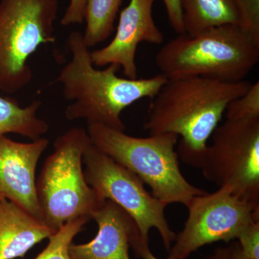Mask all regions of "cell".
Instances as JSON below:
<instances>
[{
    "mask_svg": "<svg viewBox=\"0 0 259 259\" xmlns=\"http://www.w3.org/2000/svg\"><path fill=\"white\" fill-rule=\"evenodd\" d=\"M248 81H226L190 76L170 79L152 99L144 127L150 135L175 134L179 158L201 168L208 140L219 125L227 107L244 95Z\"/></svg>",
    "mask_w": 259,
    "mask_h": 259,
    "instance_id": "obj_1",
    "label": "cell"
},
{
    "mask_svg": "<svg viewBox=\"0 0 259 259\" xmlns=\"http://www.w3.org/2000/svg\"><path fill=\"white\" fill-rule=\"evenodd\" d=\"M67 46L71 59L56 81L61 83L64 98L72 102L65 110L68 120L84 119L88 124L124 131L122 111L142 99L152 100L168 80L162 74L148 79L120 77L117 72L120 66L115 64L96 69L79 31L69 34Z\"/></svg>",
    "mask_w": 259,
    "mask_h": 259,
    "instance_id": "obj_2",
    "label": "cell"
},
{
    "mask_svg": "<svg viewBox=\"0 0 259 259\" xmlns=\"http://www.w3.org/2000/svg\"><path fill=\"white\" fill-rule=\"evenodd\" d=\"M258 61L259 42L235 25L179 34L156 56L161 74L168 79L201 76L243 81Z\"/></svg>",
    "mask_w": 259,
    "mask_h": 259,
    "instance_id": "obj_3",
    "label": "cell"
},
{
    "mask_svg": "<svg viewBox=\"0 0 259 259\" xmlns=\"http://www.w3.org/2000/svg\"><path fill=\"white\" fill-rule=\"evenodd\" d=\"M87 132L97 149L139 177L150 187L153 197L167 206L187 207L194 197L207 192L189 182L181 171L177 134L134 137L95 123H89Z\"/></svg>",
    "mask_w": 259,
    "mask_h": 259,
    "instance_id": "obj_4",
    "label": "cell"
},
{
    "mask_svg": "<svg viewBox=\"0 0 259 259\" xmlns=\"http://www.w3.org/2000/svg\"><path fill=\"white\" fill-rule=\"evenodd\" d=\"M91 144L87 130L74 127L56 138L36 180L42 221L54 233L79 218L91 220L103 202L88 185L83 155Z\"/></svg>",
    "mask_w": 259,
    "mask_h": 259,
    "instance_id": "obj_5",
    "label": "cell"
},
{
    "mask_svg": "<svg viewBox=\"0 0 259 259\" xmlns=\"http://www.w3.org/2000/svg\"><path fill=\"white\" fill-rule=\"evenodd\" d=\"M59 0H0V90L15 94L32 79L28 59L54 44Z\"/></svg>",
    "mask_w": 259,
    "mask_h": 259,
    "instance_id": "obj_6",
    "label": "cell"
},
{
    "mask_svg": "<svg viewBox=\"0 0 259 259\" xmlns=\"http://www.w3.org/2000/svg\"><path fill=\"white\" fill-rule=\"evenodd\" d=\"M211 139L201 167L206 180L259 209V117L226 119Z\"/></svg>",
    "mask_w": 259,
    "mask_h": 259,
    "instance_id": "obj_7",
    "label": "cell"
},
{
    "mask_svg": "<svg viewBox=\"0 0 259 259\" xmlns=\"http://www.w3.org/2000/svg\"><path fill=\"white\" fill-rule=\"evenodd\" d=\"M83 164L87 182L102 202L108 199L127 212L145 242H148L150 231L156 229L165 248L169 250L177 235L167 221L166 204L148 192L139 177L92 143L83 153Z\"/></svg>",
    "mask_w": 259,
    "mask_h": 259,
    "instance_id": "obj_8",
    "label": "cell"
},
{
    "mask_svg": "<svg viewBox=\"0 0 259 259\" xmlns=\"http://www.w3.org/2000/svg\"><path fill=\"white\" fill-rule=\"evenodd\" d=\"M187 208L185 226L168 250L172 259H187L204 245L237 240L245 227L259 221V209L225 187L196 196Z\"/></svg>",
    "mask_w": 259,
    "mask_h": 259,
    "instance_id": "obj_9",
    "label": "cell"
},
{
    "mask_svg": "<svg viewBox=\"0 0 259 259\" xmlns=\"http://www.w3.org/2000/svg\"><path fill=\"white\" fill-rule=\"evenodd\" d=\"M155 0H131L121 11L115 36L110 44L90 52L95 66L119 65L126 78L138 79L136 56L141 42L163 44V33L155 23Z\"/></svg>",
    "mask_w": 259,
    "mask_h": 259,
    "instance_id": "obj_10",
    "label": "cell"
},
{
    "mask_svg": "<svg viewBox=\"0 0 259 259\" xmlns=\"http://www.w3.org/2000/svg\"><path fill=\"white\" fill-rule=\"evenodd\" d=\"M49 145V140L42 137L20 143L0 136V199L17 204L42 222L35 171Z\"/></svg>",
    "mask_w": 259,
    "mask_h": 259,
    "instance_id": "obj_11",
    "label": "cell"
},
{
    "mask_svg": "<svg viewBox=\"0 0 259 259\" xmlns=\"http://www.w3.org/2000/svg\"><path fill=\"white\" fill-rule=\"evenodd\" d=\"M92 219L98 226L96 236L83 244L70 245L71 259H131V238L138 231L134 220L117 204L105 200Z\"/></svg>",
    "mask_w": 259,
    "mask_h": 259,
    "instance_id": "obj_12",
    "label": "cell"
},
{
    "mask_svg": "<svg viewBox=\"0 0 259 259\" xmlns=\"http://www.w3.org/2000/svg\"><path fill=\"white\" fill-rule=\"evenodd\" d=\"M54 232L42 221L5 199H0V259L23 258Z\"/></svg>",
    "mask_w": 259,
    "mask_h": 259,
    "instance_id": "obj_13",
    "label": "cell"
},
{
    "mask_svg": "<svg viewBox=\"0 0 259 259\" xmlns=\"http://www.w3.org/2000/svg\"><path fill=\"white\" fill-rule=\"evenodd\" d=\"M180 4L185 33L193 35L223 25L245 30L237 0H180Z\"/></svg>",
    "mask_w": 259,
    "mask_h": 259,
    "instance_id": "obj_14",
    "label": "cell"
},
{
    "mask_svg": "<svg viewBox=\"0 0 259 259\" xmlns=\"http://www.w3.org/2000/svg\"><path fill=\"white\" fill-rule=\"evenodd\" d=\"M41 105V102L35 100L23 107L15 99L0 97V136L15 134L32 141L42 138L49 126L37 116Z\"/></svg>",
    "mask_w": 259,
    "mask_h": 259,
    "instance_id": "obj_15",
    "label": "cell"
},
{
    "mask_svg": "<svg viewBox=\"0 0 259 259\" xmlns=\"http://www.w3.org/2000/svg\"><path fill=\"white\" fill-rule=\"evenodd\" d=\"M122 0H88L86 28L83 34L87 47H95L106 40L115 30V22Z\"/></svg>",
    "mask_w": 259,
    "mask_h": 259,
    "instance_id": "obj_16",
    "label": "cell"
},
{
    "mask_svg": "<svg viewBox=\"0 0 259 259\" xmlns=\"http://www.w3.org/2000/svg\"><path fill=\"white\" fill-rule=\"evenodd\" d=\"M90 220L79 218L66 223L49 238V243L34 259H71L69 249L74 237L82 231Z\"/></svg>",
    "mask_w": 259,
    "mask_h": 259,
    "instance_id": "obj_17",
    "label": "cell"
},
{
    "mask_svg": "<svg viewBox=\"0 0 259 259\" xmlns=\"http://www.w3.org/2000/svg\"><path fill=\"white\" fill-rule=\"evenodd\" d=\"M226 119H243L259 117V81L251 84L241 97L230 102L227 107Z\"/></svg>",
    "mask_w": 259,
    "mask_h": 259,
    "instance_id": "obj_18",
    "label": "cell"
},
{
    "mask_svg": "<svg viewBox=\"0 0 259 259\" xmlns=\"http://www.w3.org/2000/svg\"><path fill=\"white\" fill-rule=\"evenodd\" d=\"M245 31L259 42V0H237Z\"/></svg>",
    "mask_w": 259,
    "mask_h": 259,
    "instance_id": "obj_19",
    "label": "cell"
},
{
    "mask_svg": "<svg viewBox=\"0 0 259 259\" xmlns=\"http://www.w3.org/2000/svg\"><path fill=\"white\" fill-rule=\"evenodd\" d=\"M237 240L247 258L259 259V221H254L245 227Z\"/></svg>",
    "mask_w": 259,
    "mask_h": 259,
    "instance_id": "obj_20",
    "label": "cell"
},
{
    "mask_svg": "<svg viewBox=\"0 0 259 259\" xmlns=\"http://www.w3.org/2000/svg\"><path fill=\"white\" fill-rule=\"evenodd\" d=\"M88 0H69V5L61 20L64 26L77 25L84 22Z\"/></svg>",
    "mask_w": 259,
    "mask_h": 259,
    "instance_id": "obj_21",
    "label": "cell"
},
{
    "mask_svg": "<svg viewBox=\"0 0 259 259\" xmlns=\"http://www.w3.org/2000/svg\"><path fill=\"white\" fill-rule=\"evenodd\" d=\"M166 8L168 21L172 28L179 34L185 33L180 0H163Z\"/></svg>",
    "mask_w": 259,
    "mask_h": 259,
    "instance_id": "obj_22",
    "label": "cell"
},
{
    "mask_svg": "<svg viewBox=\"0 0 259 259\" xmlns=\"http://www.w3.org/2000/svg\"><path fill=\"white\" fill-rule=\"evenodd\" d=\"M131 247L134 250L135 254L143 259H159L151 253L148 245V242H145L140 237L139 232H136L131 238ZM166 259H172L168 257Z\"/></svg>",
    "mask_w": 259,
    "mask_h": 259,
    "instance_id": "obj_23",
    "label": "cell"
},
{
    "mask_svg": "<svg viewBox=\"0 0 259 259\" xmlns=\"http://www.w3.org/2000/svg\"><path fill=\"white\" fill-rule=\"evenodd\" d=\"M207 259H231V248L229 245L227 247H218Z\"/></svg>",
    "mask_w": 259,
    "mask_h": 259,
    "instance_id": "obj_24",
    "label": "cell"
},
{
    "mask_svg": "<svg viewBox=\"0 0 259 259\" xmlns=\"http://www.w3.org/2000/svg\"><path fill=\"white\" fill-rule=\"evenodd\" d=\"M229 246L231 248V259H249L243 254L238 242H233Z\"/></svg>",
    "mask_w": 259,
    "mask_h": 259,
    "instance_id": "obj_25",
    "label": "cell"
}]
</instances>
